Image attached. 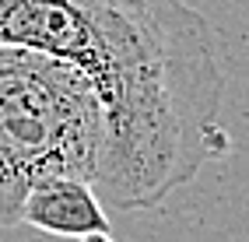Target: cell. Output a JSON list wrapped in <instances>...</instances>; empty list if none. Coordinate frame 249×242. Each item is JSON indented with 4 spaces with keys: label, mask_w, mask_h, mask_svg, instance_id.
I'll use <instances>...</instances> for the list:
<instances>
[{
    "label": "cell",
    "mask_w": 249,
    "mask_h": 242,
    "mask_svg": "<svg viewBox=\"0 0 249 242\" xmlns=\"http://www.w3.org/2000/svg\"><path fill=\"white\" fill-rule=\"evenodd\" d=\"M25 190H28V183L0 158V228L21 225V197H25Z\"/></svg>",
    "instance_id": "4"
},
{
    "label": "cell",
    "mask_w": 249,
    "mask_h": 242,
    "mask_svg": "<svg viewBox=\"0 0 249 242\" xmlns=\"http://www.w3.org/2000/svg\"><path fill=\"white\" fill-rule=\"evenodd\" d=\"M0 46L56 56L95 85V193L120 211L158 207L218 155V35L186 0H0Z\"/></svg>",
    "instance_id": "1"
},
{
    "label": "cell",
    "mask_w": 249,
    "mask_h": 242,
    "mask_svg": "<svg viewBox=\"0 0 249 242\" xmlns=\"http://www.w3.org/2000/svg\"><path fill=\"white\" fill-rule=\"evenodd\" d=\"M74 242H116L109 232H91V235H81V239H74Z\"/></svg>",
    "instance_id": "5"
},
{
    "label": "cell",
    "mask_w": 249,
    "mask_h": 242,
    "mask_svg": "<svg viewBox=\"0 0 249 242\" xmlns=\"http://www.w3.org/2000/svg\"><path fill=\"white\" fill-rule=\"evenodd\" d=\"M0 158L32 186L71 175L95 186L102 102L77 67L0 46Z\"/></svg>",
    "instance_id": "2"
},
{
    "label": "cell",
    "mask_w": 249,
    "mask_h": 242,
    "mask_svg": "<svg viewBox=\"0 0 249 242\" xmlns=\"http://www.w3.org/2000/svg\"><path fill=\"white\" fill-rule=\"evenodd\" d=\"M21 225H32V228L60 239H81L91 232H109V214L91 183L53 175V179H39L25 190Z\"/></svg>",
    "instance_id": "3"
}]
</instances>
